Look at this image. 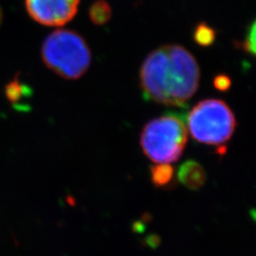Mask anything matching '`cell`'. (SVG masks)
Masks as SVG:
<instances>
[{"instance_id":"1","label":"cell","mask_w":256,"mask_h":256,"mask_svg":"<svg viewBox=\"0 0 256 256\" xmlns=\"http://www.w3.org/2000/svg\"><path fill=\"white\" fill-rule=\"evenodd\" d=\"M200 70L194 55L180 45H165L144 61L140 84L144 98L182 108L198 90Z\"/></svg>"},{"instance_id":"2","label":"cell","mask_w":256,"mask_h":256,"mask_svg":"<svg viewBox=\"0 0 256 256\" xmlns=\"http://www.w3.org/2000/svg\"><path fill=\"white\" fill-rule=\"evenodd\" d=\"M41 55L44 64L68 80H76L88 72L92 52L86 40L70 30H56L46 37Z\"/></svg>"},{"instance_id":"3","label":"cell","mask_w":256,"mask_h":256,"mask_svg":"<svg viewBox=\"0 0 256 256\" xmlns=\"http://www.w3.org/2000/svg\"><path fill=\"white\" fill-rule=\"evenodd\" d=\"M188 132L182 119L166 114L148 122L140 134V146L144 155L158 164L176 162L187 144Z\"/></svg>"},{"instance_id":"4","label":"cell","mask_w":256,"mask_h":256,"mask_svg":"<svg viewBox=\"0 0 256 256\" xmlns=\"http://www.w3.org/2000/svg\"><path fill=\"white\" fill-rule=\"evenodd\" d=\"M187 122L192 138L210 146L228 142L236 128V120L229 106L216 99L200 102L190 111Z\"/></svg>"},{"instance_id":"5","label":"cell","mask_w":256,"mask_h":256,"mask_svg":"<svg viewBox=\"0 0 256 256\" xmlns=\"http://www.w3.org/2000/svg\"><path fill=\"white\" fill-rule=\"evenodd\" d=\"M81 0H25L28 16L48 27H61L74 18Z\"/></svg>"},{"instance_id":"6","label":"cell","mask_w":256,"mask_h":256,"mask_svg":"<svg viewBox=\"0 0 256 256\" xmlns=\"http://www.w3.org/2000/svg\"><path fill=\"white\" fill-rule=\"evenodd\" d=\"M178 180L186 188L196 191L204 186L207 176L200 164L194 160H187L180 166L178 171Z\"/></svg>"},{"instance_id":"7","label":"cell","mask_w":256,"mask_h":256,"mask_svg":"<svg viewBox=\"0 0 256 256\" xmlns=\"http://www.w3.org/2000/svg\"><path fill=\"white\" fill-rule=\"evenodd\" d=\"M152 183L158 188H166L174 182V170L170 164H156L150 168Z\"/></svg>"},{"instance_id":"8","label":"cell","mask_w":256,"mask_h":256,"mask_svg":"<svg viewBox=\"0 0 256 256\" xmlns=\"http://www.w3.org/2000/svg\"><path fill=\"white\" fill-rule=\"evenodd\" d=\"M112 16V9L106 0H95L90 8V18L95 25L106 24Z\"/></svg>"},{"instance_id":"9","label":"cell","mask_w":256,"mask_h":256,"mask_svg":"<svg viewBox=\"0 0 256 256\" xmlns=\"http://www.w3.org/2000/svg\"><path fill=\"white\" fill-rule=\"evenodd\" d=\"M216 30L208 26L206 23H200L194 32V42L202 46H209L212 45L216 40Z\"/></svg>"},{"instance_id":"10","label":"cell","mask_w":256,"mask_h":256,"mask_svg":"<svg viewBox=\"0 0 256 256\" xmlns=\"http://www.w3.org/2000/svg\"><path fill=\"white\" fill-rule=\"evenodd\" d=\"M241 48L248 54L256 55V21H252L248 25Z\"/></svg>"},{"instance_id":"11","label":"cell","mask_w":256,"mask_h":256,"mask_svg":"<svg viewBox=\"0 0 256 256\" xmlns=\"http://www.w3.org/2000/svg\"><path fill=\"white\" fill-rule=\"evenodd\" d=\"M214 86L220 92H227V90H229V88L232 86V80L227 75L220 74V75L216 76V78L214 80Z\"/></svg>"},{"instance_id":"12","label":"cell","mask_w":256,"mask_h":256,"mask_svg":"<svg viewBox=\"0 0 256 256\" xmlns=\"http://www.w3.org/2000/svg\"><path fill=\"white\" fill-rule=\"evenodd\" d=\"M146 241L148 246L153 248L158 247V245L160 243V239L156 236H150L146 238Z\"/></svg>"},{"instance_id":"13","label":"cell","mask_w":256,"mask_h":256,"mask_svg":"<svg viewBox=\"0 0 256 256\" xmlns=\"http://www.w3.org/2000/svg\"><path fill=\"white\" fill-rule=\"evenodd\" d=\"M2 20H3V12H2V10L0 8V24L2 23Z\"/></svg>"}]
</instances>
